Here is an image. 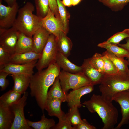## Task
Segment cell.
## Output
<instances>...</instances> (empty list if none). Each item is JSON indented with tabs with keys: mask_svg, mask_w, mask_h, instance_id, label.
I'll return each mask as SVG.
<instances>
[{
	"mask_svg": "<svg viewBox=\"0 0 129 129\" xmlns=\"http://www.w3.org/2000/svg\"><path fill=\"white\" fill-rule=\"evenodd\" d=\"M21 95L12 89L10 90L0 96V103L10 107L21 98Z\"/></svg>",
	"mask_w": 129,
	"mask_h": 129,
	"instance_id": "cell-27",
	"label": "cell"
},
{
	"mask_svg": "<svg viewBox=\"0 0 129 129\" xmlns=\"http://www.w3.org/2000/svg\"><path fill=\"white\" fill-rule=\"evenodd\" d=\"M126 43L124 44H119L118 45V46L122 47L128 51H129V37L126 38ZM127 60L129 67V57L127 58Z\"/></svg>",
	"mask_w": 129,
	"mask_h": 129,
	"instance_id": "cell-40",
	"label": "cell"
},
{
	"mask_svg": "<svg viewBox=\"0 0 129 129\" xmlns=\"http://www.w3.org/2000/svg\"><path fill=\"white\" fill-rule=\"evenodd\" d=\"M129 37V29H125L118 32L110 37L107 41L111 44L117 45L125 38Z\"/></svg>",
	"mask_w": 129,
	"mask_h": 129,
	"instance_id": "cell-33",
	"label": "cell"
},
{
	"mask_svg": "<svg viewBox=\"0 0 129 129\" xmlns=\"http://www.w3.org/2000/svg\"><path fill=\"white\" fill-rule=\"evenodd\" d=\"M42 27L50 34L57 38L62 32L65 33L64 26L60 20L56 17L49 9L46 16L41 19Z\"/></svg>",
	"mask_w": 129,
	"mask_h": 129,
	"instance_id": "cell-10",
	"label": "cell"
},
{
	"mask_svg": "<svg viewBox=\"0 0 129 129\" xmlns=\"http://www.w3.org/2000/svg\"><path fill=\"white\" fill-rule=\"evenodd\" d=\"M60 68L55 62L44 70L38 71L31 77L29 86L30 94L35 97L43 112L47 100L48 89L59 76Z\"/></svg>",
	"mask_w": 129,
	"mask_h": 129,
	"instance_id": "cell-1",
	"label": "cell"
},
{
	"mask_svg": "<svg viewBox=\"0 0 129 129\" xmlns=\"http://www.w3.org/2000/svg\"><path fill=\"white\" fill-rule=\"evenodd\" d=\"M22 97L9 108L14 115V121L11 129H31L28 125L24 114V108L28 96L25 92Z\"/></svg>",
	"mask_w": 129,
	"mask_h": 129,
	"instance_id": "cell-7",
	"label": "cell"
},
{
	"mask_svg": "<svg viewBox=\"0 0 129 129\" xmlns=\"http://www.w3.org/2000/svg\"><path fill=\"white\" fill-rule=\"evenodd\" d=\"M100 84L101 95L106 100L112 102L118 93L129 89V75L120 73L104 74Z\"/></svg>",
	"mask_w": 129,
	"mask_h": 129,
	"instance_id": "cell-4",
	"label": "cell"
},
{
	"mask_svg": "<svg viewBox=\"0 0 129 129\" xmlns=\"http://www.w3.org/2000/svg\"><path fill=\"white\" fill-rule=\"evenodd\" d=\"M10 75L14 82L12 89L21 94H23L29 86L32 76L23 74H11Z\"/></svg>",
	"mask_w": 129,
	"mask_h": 129,
	"instance_id": "cell-17",
	"label": "cell"
},
{
	"mask_svg": "<svg viewBox=\"0 0 129 129\" xmlns=\"http://www.w3.org/2000/svg\"><path fill=\"white\" fill-rule=\"evenodd\" d=\"M83 0H72V5L75 6L77 5Z\"/></svg>",
	"mask_w": 129,
	"mask_h": 129,
	"instance_id": "cell-43",
	"label": "cell"
},
{
	"mask_svg": "<svg viewBox=\"0 0 129 129\" xmlns=\"http://www.w3.org/2000/svg\"><path fill=\"white\" fill-rule=\"evenodd\" d=\"M55 62L62 70L74 74L83 73L82 66H77L73 64L67 57L58 51Z\"/></svg>",
	"mask_w": 129,
	"mask_h": 129,
	"instance_id": "cell-16",
	"label": "cell"
},
{
	"mask_svg": "<svg viewBox=\"0 0 129 129\" xmlns=\"http://www.w3.org/2000/svg\"><path fill=\"white\" fill-rule=\"evenodd\" d=\"M62 2L65 6L70 7L72 5V0H62Z\"/></svg>",
	"mask_w": 129,
	"mask_h": 129,
	"instance_id": "cell-41",
	"label": "cell"
},
{
	"mask_svg": "<svg viewBox=\"0 0 129 129\" xmlns=\"http://www.w3.org/2000/svg\"><path fill=\"white\" fill-rule=\"evenodd\" d=\"M62 102V101L58 99H48L45 110L48 112L49 116H55L58 118L65 114L61 108Z\"/></svg>",
	"mask_w": 129,
	"mask_h": 129,
	"instance_id": "cell-22",
	"label": "cell"
},
{
	"mask_svg": "<svg viewBox=\"0 0 129 129\" xmlns=\"http://www.w3.org/2000/svg\"><path fill=\"white\" fill-rule=\"evenodd\" d=\"M97 0L115 11L121 10L129 3V0Z\"/></svg>",
	"mask_w": 129,
	"mask_h": 129,
	"instance_id": "cell-28",
	"label": "cell"
},
{
	"mask_svg": "<svg viewBox=\"0 0 129 129\" xmlns=\"http://www.w3.org/2000/svg\"><path fill=\"white\" fill-rule=\"evenodd\" d=\"M94 126L90 124L86 119L82 120V122L77 125L73 126L72 129H96Z\"/></svg>",
	"mask_w": 129,
	"mask_h": 129,
	"instance_id": "cell-38",
	"label": "cell"
},
{
	"mask_svg": "<svg viewBox=\"0 0 129 129\" xmlns=\"http://www.w3.org/2000/svg\"><path fill=\"white\" fill-rule=\"evenodd\" d=\"M102 54L106 55L109 58L119 72L129 75V68L127 60L119 58L107 50L103 52Z\"/></svg>",
	"mask_w": 129,
	"mask_h": 129,
	"instance_id": "cell-23",
	"label": "cell"
},
{
	"mask_svg": "<svg viewBox=\"0 0 129 129\" xmlns=\"http://www.w3.org/2000/svg\"><path fill=\"white\" fill-rule=\"evenodd\" d=\"M97 46L106 49L117 56L122 58L129 57V51L117 45L109 43L107 41L98 44Z\"/></svg>",
	"mask_w": 129,
	"mask_h": 129,
	"instance_id": "cell-25",
	"label": "cell"
},
{
	"mask_svg": "<svg viewBox=\"0 0 129 129\" xmlns=\"http://www.w3.org/2000/svg\"><path fill=\"white\" fill-rule=\"evenodd\" d=\"M90 58L91 62L94 67L98 71L104 74V63L102 54L96 53Z\"/></svg>",
	"mask_w": 129,
	"mask_h": 129,
	"instance_id": "cell-32",
	"label": "cell"
},
{
	"mask_svg": "<svg viewBox=\"0 0 129 129\" xmlns=\"http://www.w3.org/2000/svg\"><path fill=\"white\" fill-rule=\"evenodd\" d=\"M7 4L8 6H13L16 2V0H4Z\"/></svg>",
	"mask_w": 129,
	"mask_h": 129,
	"instance_id": "cell-42",
	"label": "cell"
},
{
	"mask_svg": "<svg viewBox=\"0 0 129 129\" xmlns=\"http://www.w3.org/2000/svg\"><path fill=\"white\" fill-rule=\"evenodd\" d=\"M36 15L40 19L47 15L49 8L48 0H34Z\"/></svg>",
	"mask_w": 129,
	"mask_h": 129,
	"instance_id": "cell-30",
	"label": "cell"
},
{
	"mask_svg": "<svg viewBox=\"0 0 129 129\" xmlns=\"http://www.w3.org/2000/svg\"><path fill=\"white\" fill-rule=\"evenodd\" d=\"M50 34L42 27L38 29L32 37L33 51L37 53L41 54Z\"/></svg>",
	"mask_w": 129,
	"mask_h": 129,
	"instance_id": "cell-15",
	"label": "cell"
},
{
	"mask_svg": "<svg viewBox=\"0 0 129 129\" xmlns=\"http://www.w3.org/2000/svg\"><path fill=\"white\" fill-rule=\"evenodd\" d=\"M94 85L92 84L73 90L66 95V102L70 108L75 106L78 108L83 106L81 104L80 99L84 95L89 93L94 90Z\"/></svg>",
	"mask_w": 129,
	"mask_h": 129,
	"instance_id": "cell-13",
	"label": "cell"
},
{
	"mask_svg": "<svg viewBox=\"0 0 129 129\" xmlns=\"http://www.w3.org/2000/svg\"><path fill=\"white\" fill-rule=\"evenodd\" d=\"M58 52L56 38L50 34L36 64L38 70H41L55 63Z\"/></svg>",
	"mask_w": 129,
	"mask_h": 129,
	"instance_id": "cell-5",
	"label": "cell"
},
{
	"mask_svg": "<svg viewBox=\"0 0 129 129\" xmlns=\"http://www.w3.org/2000/svg\"><path fill=\"white\" fill-rule=\"evenodd\" d=\"M60 21L64 27L65 32L67 34L68 31V19L70 15L65 7L60 0H56Z\"/></svg>",
	"mask_w": 129,
	"mask_h": 129,
	"instance_id": "cell-29",
	"label": "cell"
},
{
	"mask_svg": "<svg viewBox=\"0 0 129 129\" xmlns=\"http://www.w3.org/2000/svg\"><path fill=\"white\" fill-rule=\"evenodd\" d=\"M58 118L59 120L58 122L52 129H72L73 127L65 114Z\"/></svg>",
	"mask_w": 129,
	"mask_h": 129,
	"instance_id": "cell-35",
	"label": "cell"
},
{
	"mask_svg": "<svg viewBox=\"0 0 129 129\" xmlns=\"http://www.w3.org/2000/svg\"><path fill=\"white\" fill-rule=\"evenodd\" d=\"M34 10L32 4L27 2L19 9L12 27L27 36L32 37L36 31L42 27L41 19L33 13Z\"/></svg>",
	"mask_w": 129,
	"mask_h": 129,
	"instance_id": "cell-3",
	"label": "cell"
},
{
	"mask_svg": "<svg viewBox=\"0 0 129 129\" xmlns=\"http://www.w3.org/2000/svg\"><path fill=\"white\" fill-rule=\"evenodd\" d=\"M38 60L23 64L9 63L0 67V71L8 73L9 74H23L32 76L34 68Z\"/></svg>",
	"mask_w": 129,
	"mask_h": 129,
	"instance_id": "cell-12",
	"label": "cell"
},
{
	"mask_svg": "<svg viewBox=\"0 0 129 129\" xmlns=\"http://www.w3.org/2000/svg\"><path fill=\"white\" fill-rule=\"evenodd\" d=\"M33 51L32 37L20 32L16 45L15 53H21Z\"/></svg>",
	"mask_w": 129,
	"mask_h": 129,
	"instance_id": "cell-19",
	"label": "cell"
},
{
	"mask_svg": "<svg viewBox=\"0 0 129 129\" xmlns=\"http://www.w3.org/2000/svg\"><path fill=\"white\" fill-rule=\"evenodd\" d=\"M59 77L62 90L66 94L70 89L75 90L91 84L83 73L74 74L62 70Z\"/></svg>",
	"mask_w": 129,
	"mask_h": 129,
	"instance_id": "cell-6",
	"label": "cell"
},
{
	"mask_svg": "<svg viewBox=\"0 0 129 129\" xmlns=\"http://www.w3.org/2000/svg\"><path fill=\"white\" fill-rule=\"evenodd\" d=\"M65 114L72 127L77 125L82 121L77 106L70 108Z\"/></svg>",
	"mask_w": 129,
	"mask_h": 129,
	"instance_id": "cell-31",
	"label": "cell"
},
{
	"mask_svg": "<svg viewBox=\"0 0 129 129\" xmlns=\"http://www.w3.org/2000/svg\"><path fill=\"white\" fill-rule=\"evenodd\" d=\"M102 54L104 63V74L113 75L121 73L119 71L113 63L108 57L105 55Z\"/></svg>",
	"mask_w": 129,
	"mask_h": 129,
	"instance_id": "cell-34",
	"label": "cell"
},
{
	"mask_svg": "<svg viewBox=\"0 0 129 129\" xmlns=\"http://www.w3.org/2000/svg\"><path fill=\"white\" fill-rule=\"evenodd\" d=\"M14 119V114L10 108L0 103V129H11Z\"/></svg>",
	"mask_w": 129,
	"mask_h": 129,
	"instance_id": "cell-20",
	"label": "cell"
},
{
	"mask_svg": "<svg viewBox=\"0 0 129 129\" xmlns=\"http://www.w3.org/2000/svg\"><path fill=\"white\" fill-rule=\"evenodd\" d=\"M83 74L93 85L100 84L104 74L98 71L91 63L90 58L84 59L82 65Z\"/></svg>",
	"mask_w": 129,
	"mask_h": 129,
	"instance_id": "cell-14",
	"label": "cell"
},
{
	"mask_svg": "<svg viewBox=\"0 0 129 129\" xmlns=\"http://www.w3.org/2000/svg\"><path fill=\"white\" fill-rule=\"evenodd\" d=\"M82 104L91 113H96L102 119V129H114L118 122V113L112 102L105 100L101 95L93 94L90 99Z\"/></svg>",
	"mask_w": 129,
	"mask_h": 129,
	"instance_id": "cell-2",
	"label": "cell"
},
{
	"mask_svg": "<svg viewBox=\"0 0 129 129\" xmlns=\"http://www.w3.org/2000/svg\"><path fill=\"white\" fill-rule=\"evenodd\" d=\"M9 74L6 72L0 71V86L1 91H4L7 88L9 84V81L6 79Z\"/></svg>",
	"mask_w": 129,
	"mask_h": 129,
	"instance_id": "cell-37",
	"label": "cell"
},
{
	"mask_svg": "<svg viewBox=\"0 0 129 129\" xmlns=\"http://www.w3.org/2000/svg\"><path fill=\"white\" fill-rule=\"evenodd\" d=\"M19 32L13 27L6 29H0V45L11 55L15 53Z\"/></svg>",
	"mask_w": 129,
	"mask_h": 129,
	"instance_id": "cell-8",
	"label": "cell"
},
{
	"mask_svg": "<svg viewBox=\"0 0 129 129\" xmlns=\"http://www.w3.org/2000/svg\"><path fill=\"white\" fill-rule=\"evenodd\" d=\"M11 55L0 45V67L9 63Z\"/></svg>",
	"mask_w": 129,
	"mask_h": 129,
	"instance_id": "cell-36",
	"label": "cell"
},
{
	"mask_svg": "<svg viewBox=\"0 0 129 129\" xmlns=\"http://www.w3.org/2000/svg\"><path fill=\"white\" fill-rule=\"evenodd\" d=\"M113 100L118 103L121 108L122 119L115 128L118 129L129 122V89L118 93L114 97Z\"/></svg>",
	"mask_w": 129,
	"mask_h": 129,
	"instance_id": "cell-11",
	"label": "cell"
},
{
	"mask_svg": "<svg viewBox=\"0 0 129 129\" xmlns=\"http://www.w3.org/2000/svg\"><path fill=\"white\" fill-rule=\"evenodd\" d=\"M58 51L64 56L68 57L70 54L72 42L64 32H61L56 38Z\"/></svg>",
	"mask_w": 129,
	"mask_h": 129,
	"instance_id": "cell-21",
	"label": "cell"
},
{
	"mask_svg": "<svg viewBox=\"0 0 129 129\" xmlns=\"http://www.w3.org/2000/svg\"><path fill=\"white\" fill-rule=\"evenodd\" d=\"M48 0L51 11L56 17L60 20L56 0Z\"/></svg>",
	"mask_w": 129,
	"mask_h": 129,
	"instance_id": "cell-39",
	"label": "cell"
},
{
	"mask_svg": "<svg viewBox=\"0 0 129 129\" xmlns=\"http://www.w3.org/2000/svg\"><path fill=\"white\" fill-rule=\"evenodd\" d=\"M41 54L33 51L21 53H14L11 55L9 63L23 64L38 60Z\"/></svg>",
	"mask_w": 129,
	"mask_h": 129,
	"instance_id": "cell-18",
	"label": "cell"
},
{
	"mask_svg": "<svg viewBox=\"0 0 129 129\" xmlns=\"http://www.w3.org/2000/svg\"><path fill=\"white\" fill-rule=\"evenodd\" d=\"M26 120L28 126L35 129H52L56 125L54 119L47 118L44 114L41 116V119L39 121L33 122L27 119Z\"/></svg>",
	"mask_w": 129,
	"mask_h": 129,
	"instance_id": "cell-26",
	"label": "cell"
},
{
	"mask_svg": "<svg viewBox=\"0 0 129 129\" xmlns=\"http://www.w3.org/2000/svg\"><path fill=\"white\" fill-rule=\"evenodd\" d=\"M67 94L62 90L58 76L56 78L48 92L47 99H57L61 100L63 102H66Z\"/></svg>",
	"mask_w": 129,
	"mask_h": 129,
	"instance_id": "cell-24",
	"label": "cell"
},
{
	"mask_svg": "<svg viewBox=\"0 0 129 129\" xmlns=\"http://www.w3.org/2000/svg\"><path fill=\"white\" fill-rule=\"evenodd\" d=\"M0 0V29H6L12 27L16 19L19 10L16 2L13 6H6Z\"/></svg>",
	"mask_w": 129,
	"mask_h": 129,
	"instance_id": "cell-9",
	"label": "cell"
}]
</instances>
